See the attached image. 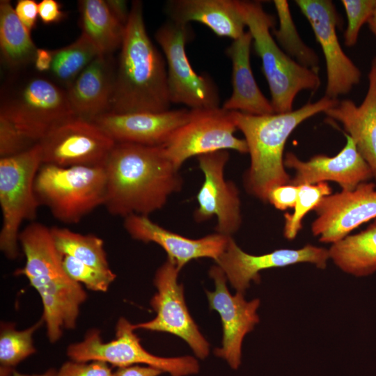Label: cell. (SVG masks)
Listing matches in <instances>:
<instances>
[{
    "label": "cell",
    "mask_w": 376,
    "mask_h": 376,
    "mask_svg": "<svg viewBox=\"0 0 376 376\" xmlns=\"http://www.w3.org/2000/svg\"><path fill=\"white\" fill-rule=\"evenodd\" d=\"M105 3L112 15L120 23L126 26L130 13L127 1L123 0H106Z\"/></svg>",
    "instance_id": "42"
},
{
    "label": "cell",
    "mask_w": 376,
    "mask_h": 376,
    "mask_svg": "<svg viewBox=\"0 0 376 376\" xmlns=\"http://www.w3.org/2000/svg\"><path fill=\"white\" fill-rule=\"evenodd\" d=\"M331 194V189L326 182L299 185L294 211L284 216V237L289 240H294L302 228L304 217L311 210H314L324 196Z\"/></svg>",
    "instance_id": "33"
},
{
    "label": "cell",
    "mask_w": 376,
    "mask_h": 376,
    "mask_svg": "<svg viewBox=\"0 0 376 376\" xmlns=\"http://www.w3.org/2000/svg\"><path fill=\"white\" fill-rule=\"evenodd\" d=\"M123 226L133 239L162 246L168 255L167 258L180 271L193 259L210 258L217 260L224 251L230 237L216 233L191 239L164 228L148 216L140 214L125 217Z\"/></svg>",
    "instance_id": "20"
},
{
    "label": "cell",
    "mask_w": 376,
    "mask_h": 376,
    "mask_svg": "<svg viewBox=\"0 0 376 376\" xmlns=\"http://www.w3.org/2000/svg\"><path fill=\"white\" fill-rule=\"evenodd\" d=\"M42 164L38 143L21 154L0 159V249L9 259L18 255L22 224L25 220L33 221L37 216L40 203L34 182Z\"/></svg>",
    "instance_id": "8"
},
{
    "label": "cell",
    "mask_w": 376,
    "mask_h": 376,
    "mask_svg": "<svg viewBox=\"0 0 376 376\" xmlns=\"http://www.w3.org/2000/svg\"><path fill=\"white\" fill-rule=\"evenodd\" d=\"M115 77L109 55L97 56L66 89L75 116L94 122L109 112Z\"/></svg>",
    "instance_id": "23"
},
{
    "label": "cell",
    "mask_w": 376,
    "mask_h": 376,
    "mask_svg": "<svg viewBox=\"0 0 376 376\" xmlns=\"http://www.w3.org/2000/svg\"><path fill=\"white\" fill-rule=\"evenodd\" d=\"M240 3L246 26L262 61L274 113L290 112L300 91L315 92L319 88L318 72L300 65L278 46L270 33L274 17L264 10L260 2L240 1Z\"/></svg>",
    "instance_id": "5"
},
{
    "label": "cell",
    "mask_w": 376,
    "mask_h": 376,
    "mask_svg": "<svg viewBox=\"0 0 376 376\" xmlns=\"http://www.w3.org/2000/svg\"><path fill=\"white\" fill-rule=\"evenodd\" d=\"M116 141L95 123L77 116L52 128L38 144L42 164L104 166Z\"/></svg>",
    "instance_id": "12"
},
{
    "label": "cell",
    "mask_w": 376,
    "mask_h": 376,
    "mask_svg": "<svg viewBox=\"0 0 376 376\" xmlns=\"http://www.w3.org/2000/svg\"><path fill=\"white\" fill-rule=\"evenodd\" d=\"M169 20L188 24L200 22L220 37L236 40L244 33L246 24L237 0H171L165 5Z\"/></svg>",
    "instance_id": "24"
},
{
    "label": "cell",
    "mask_w": 376,
    "mask_h": 376,
    "mask_svg": "<svg viewBox=\"0 0 376 376\" xmlns=\"http://www.w3.org/2000/svg\"><path fill=\"white\" fill-rule=\"evenodd\" d=\"M368 24L370 31L376 37V7L373 12V14L368 21Z\"/></svg>",
    "instance_id": "45"
},
{
    "label": "cell",
    "mask_w": 376,
    "mask_h": 376,
    "mask_svg": "<svg viewBox=\"0 0 376 376\" xmlns=\"http://www.w3.org/2000/svg\"><path fill=\"white\" fill-rule=\"evenodd\" d=\"M109 112L159 113L170 109L166 60L148 36L143 3L133 1L120 47Z\"/></svg>",
    "instance_id": "2"
},
{
    "label": "cell",
    "mask_w": 376,
    "mask_h": 376,
    "mask_svg": "<svg viewBox=\"0 0 376 376\" xmlns=\"http://www.w3.org/2000/svg\"><path fill=\"white\" fill-rule=\"evenodd\" d=\"M345 136V146L334 157L317 155L304 162L294 153L287 152L284 166L295 172L290 184L299 186L333 181L340 185L342 191H352L373 178L372 169L360 155L353 139L347 134Z\"/></svg>",
    "instance_id": "19"
},
{
    "label": "cell",
    "mask_w": 376,
    "mask_h": 376,
    "mask_svg": "<svg viewBox=\"0 0 376 376\" xmlns=\"http://www.w3.org/2000/svg\"><path fill=\"white\" fill-rule=\"evenodd\" d=\"M191 109L168 110L159 113L107 112L94 121L116 142L163 146L173 132L189 118Z\"/></svg>",
    "instance_id": "21"
},
{
    "label": "cell",
    "mask_w": 376,
    "mask_h": 376,
    "mask_svg": "<svg viewBox=\"0 0 376 376\" xmlns=\"http://www.w3.org/2000/svg\"><path fill=\"white\" fill-rule=\"evenodd\" d=\"M113 373L109 364L103 361L80 362L70 360L63 363L56 376H113Z\"/></svg>",
    "instance_id": "37"
},
{
    "label": "cell",
    "mask_w": 376,
    "mask_h": 376,
    "mask_svg": "<svg viewBox=\"0 0 376 376\" xmlns=\"http://www.w3.org/2000/svg\"><path fill=\"white\" fill-rule=\"evenodd\" d=\"M197 159L204 180L196 195L198 207L194 219L201 223L216 217L217 233L232 236L240 228L242 219L239 189L224 177L229 153L219 150L199 155Z\"/></svg>",
    "instance_id": "15"
},
{
    "label": "cell",
    "mask_w": 376,
    "mask_h": 376,
    "mask_svg": "<svg viewBox=\"0 0 376 376\" xmlns=\"http://www.w3.org/2000/svg\"><path fill=\"white\" fill-rule=\"evenodd\" d=\"M368 77V88L359 106L346 99L324 113L343 125L376 180V57L372 60Z\"/></svg>",
    "instance_id": "22"
},
{
    "label": "cell",
    "mask_w": 376,
    "mask_h": 376,
    "mask_svg": "<svg viewBox=\"0 0 376 376\" xmlns=\"http://www.w3.org/2000/svg\"><path fill=\"white\" fill-rule=\"evenodd\" d=\"M42 323L41 319L23 331H17L14 324H1L0 376H11L17 364L36 352L33 344V334Z\"/></svg>",
    "instance_id": "32"
},
{
    "label": "cell",
    "mask_w": 376,
    "mask_h": 376,
    "mask_svg": "<svg viewBox=\"0 0 376 376\" xmlns=\"http://www.w3.org/2000/svg\"><path fill=\"white\" fill-rule=\"evenodd\" d=\"M311 224L313 235L324 243L334 244L361 224L376 219V187L363 182L352 191L324 196L315 208Z\"/></svg>",
    "instance_id": "16"
},
{
    "label": "cell",
    "mask_w": 376,
    "mask_h": 376,
    "mask_svg": "<svg viewBox=\"0 0 376 376\" xmlns=\"http://www.w3.org/2000/svg\"><path fill=\"white\" fill-rule=\"evenodd\" d=\"M52 60V51L38 48L33 62L35 69L40 73L50 70Z\"/></svg>",
    "instance_id": "43"
},
{
    "label": "cell",
    "mask_w": 376,
    "mask_h": 376,
    "mask_svg": "<svg viewBox=\"0 0 376 376\" xmlns=\"http://www.w3.org/2000/svg\"><path fill=\"white\" fill-rule=\"evenodd\" d=\"M329 260L328 249L307 244L298 249H281L263 255H251L242 250L228 237L226 247L216 261L237 292L244 293L250 281L259 283L264 269L308 263L325 269Z\"/></svg>",
    "instance_id": "17"
},
{
    "label": "cell",
    "mask_w": 376,
    "mask_h": 376,
    "mask_svg": "<svg viewBox=\"0 0 376 376\" xmlns=\"http://www.w3.org/2000/svg\"><path fill=\"white\" fill-rule=\"evenodd\" d=\"M253 42L248 31L226 49L232 63V93L222 105L224 109L263 116L275 113L263 94L253 77L250 63V49Z\"/></svg>",
    "instance_id": "25"
},
{
    "label": "cell",
    "mask_w": 376,
    "mask_h": 376,
    "mask_svg": "<svg viewBox=\"0 0 376 376\" xmlns=\"http://www.w3.org/2000/svg\"><path fill=\"white\" fill-rule=\"evenodd\" d=\"M19 242L26 263L15 274L25 276L39 294L43 306L41 319L49 340L55 343L63 329L75 328L86 292L65 271L63 256L55 244L51 228L33 221L20 231Z\"/></svg>",
    "instance_id": "3"
},
{
    "label": "cell",
    "mask_w": 376,
    "mask_h": 376,
    "mask_svg": "<svg viewBox=\"0 0 376 376\" xmlns=\"http://www.w3.org/2000/svg\"><path fill=\"white\" fill-rule=\"evenodd\" d=\"M30 31L17 16L10 1H0V49L3 63L21 70L34 62L37 50Z\"/></svg>",
    "instance_id": "28"
},
{
    "label": "cell",
    "mask_w": 376,
    "mask_h": 376,
    "mask_svg": "<svg viewBox=\"0 0 376 376\" xmlns=\"http://www.w3.org/2000/svg\"><path fill=\"white\" fill-rule=\"evenodd\" d=\"M298 191L299 186L291 184L277 186L269 192L267 202L279 210L294 207L297 199Z\"/></svg>",
    "instance_id": "38"
},
{
    "label": "cell",
    "mask_w": 376,
    "mask_h": 376,
    "mask_svg": "<svg viewBox=\"0 0 376 376\" xmlns=\"http://www.w3.org/2000/svg\"><path fill=\"white\" fill-rule=\"evenodd\" d=\"M63 265L72 279L95 292L107 291L116 277L113 272L100 271L69 256H63Z\"/></svg>",
    "instance_id": "34"
},
{
    "label": "cell",
    "mask_w": 376,
    "mask_h": 376,
    "mask_svg": "<svg viewBox=\"0 0 376 376\" xmlns=\"http://www.w3.org/2000/svg\"><path fill=\"white\" fill-rule=\"evenodd\" d=\"M107 179L104 166L61 167L42 164L34 182L40 205L65 224L79 222L104 205Z\"/></svg>",
    "instance_id": "7"
},
{
    "label": "cell",
    "mask_w": 376,
    "mask_h": 376,
    "mask_svg": "<svg viewBox=\"0 0 376 376\" xmlns=\"http://www.w3.org/2000/svg\"><path fill=\"white\" fill-rule=\"evenodd\" d=\"M237 129L232 111L220 107L191 109L189 120L173 132L163 146L178 169L194 156L228 150L248 153L246 141L234 134Z\"/></svg>",
    "instance_id": "11"
},
{
    "label": "cell",
    "mask_w": 376,
    "mask_h": 376,
    "mask_svg": "<svg viewBox=\"0 0 376 376\" xmlns=\"http://www.w3.org/2000/svg\"><path fill=\"white\" fill-rule=\"evenodd\" d=\"M51 232L55 244L63 256H71L102 272H112L101 238L56 226L51 228Z\"/></svg>",
    "instance_id": "29"
},
{
    "label": "cell",
    "mask_w": 376,
    "mask_h": 376,
    "mask_svg": "<svg viewBox=\"0 0 376 376\" xmlns=\"http://www.w3.org/2000/svg\"><path fill=\"white\" fill-rule=\"evenodd\" d=\"M15 11L21 22L31 31L38 16V3L34 0H19Z\"/></svg>",
    "instance_id": "39"
},
{
    "label": "cell",
    "mask_w": 376,
    "mask_h": 376,
    "mask_svg": "<svg viewBox=\"0 0 376 376\" xmlns=\"http://www.w3.org/2000/svg\"><path fill=\"white\" fill-rule=\"evenodd\" d=\"M277 12L279 27L273 33L284 49V52L300 65L316 72L319 70V58L316 53L301 39L292 20L289 5L285 0L273 1Z\"/></svg>",
    "instance_id": "31"
},
{
    "label": "cell",
    "mask_w": 376,
    "mask_h": 376,
    "mask_svg": "<svg viewBox=\"0 0 376 376\" xmlns=\"http://www.w3.org/2000/svg\"><path fill=\"white\" fill-rule=\"evenodd\" d=\"M306 17L317 42L323 52L327 68L326 96L338 99L348 94L360 81L361 72L343 52L336 27L340 19L330 0H296L295 1Z\"/></svg>",
    "instance_id": "14"
},
{
    "label": "cell",
    "mask_w": 376,
    "mask_h": 376,
    "mask_svg": "<svg viewBox=\"0 0 376 376\" xmlns=\"http://www.w3.org/2000/svg\"><path fill=\"white\" fill-rule=\"evenodd\" d=\"M161 370L151 366H141L134 365L127 367L118 368L113 373V376H158Z\"/></svg>",
    "instance_id": "41"
},
{
    "label": "cell",
    "mask_w": 376,
    "mask_h": 376,
    "mask_svg": "<svg viewBox=\"0 0 376 376\" xmlns=\"http://www.w3.org/2000/svg\"><path fill=\"white\" fill-rule=\"evenodd\" d=\"M329 259L343 272L357 277L376 272V219L366 229L332 244Z\"/></svg>",
    "instance_id": "26"
},
{
    "label": "cell",
    "mask_w": 376,
    "mask_h": 376,
    "mask_svg": "<svg viewBox=\"0 0 376 376\" xmlns=\"http://www.w3.org/2000/svg\"><path fill=\"white\" fill-rule=\"evenodd\" d=\"M104 168L103 205L113 216H148L162 209L182 187L179 169L164 146L116 142Z\"/></svg>",
    "instance_id": "1"
},
{
    "label": "cell",
    "mask_w": 376,
    "mask_h": 376,
    "mask_svg": "<svg viewBox=\"0 0 376 376\" xmlns=\"http://www.w3.org/2000/svg\"><path fill=\"white\" fill-rule=\"evenodd\" d=\"M210 276L215 285L214 292L206 290L210 308L219 313L223 327L222 347L216 349L214 354L237 369L243 339L259 322L257 309L260 301L258 299L248 301L239 292L231 295L226 286V276L217 265L211 267Z\"/></svg>",
    "instance_id": "18"
},
{
    "label": "cell",
    "mask_w": 376,
    "mask_h": 376,
    "mask_svg": "<svg viewBox=\"0 0 376 376\" xmlns=\"http://www.w3.org/2000/svg\"><path fill=\"white\" fill-rule=\"evenodd\" d=\"M179 272L168 258L157 269L154 279L157 292L150 300L157 315L152 320L134 324V328L175 335L190 346L196 357L204 359L209 353V343L189 313L183 285L178 283Z\"/></svg>",
    "instance_id": "13"
},
{
    "label": "cell",
    "mask_w": 376,
    "mask_h": 376,
    "mask_svg": "<svg viewBox=\"0 0 376 376\" xmlns=\"http://www.w3.org/2000/svg\"><path fill=\"white\" fill-rule=\"evenodd\" d=\"M188 24L169 20L159 26L155 38L166 59L169 98L191 109L219 107V94L208 75L197 74L189 63L185 45L189 37Z\"/></svg>",
    "instance_id": "10"
},
{
    "label": "cell",
    "mask_w": 376,
    "mask_h": 376,
    "mask_svg": "<svg viewBox=\"0 0 376 376\" xmlns=\"http://www.w3.org/2000/svg\"><path fill=\"white\" fill-rule=\"evenodd\" d=\"M347 26L344 33V42L347 47H353L358 40L362 26L368 22L376 7V0H342Z\"/></svg>",
    "instance_id": "35"
},
{
    "label": "cell",
    "mask_w": 376,
    "mask_h": 376,
    "mask_svg": "<svg viewBox=\"0 0 376 376\" xmlns=\"http://www.w3.org/2000/svg\"><path fill=\"white\" fill-rule=\"evenodd\" d=\"M134 330V324L120 318L113 340L102 342L100 332L91 329L82 341L68 347L67 355L72 361H100L117 368L145 364L167 372L171 376H185L198 371V363L192 357L164 358L150 354L142 347Z\"/></svg>",
    "instance_id": "9"
},
{
    "label": "cell",
    "mask_w": 376,
    "mask_h": 376,
    "mask_svg": "<svg viewBox=\"0 0 376 376\" xmlns=\"http://www.w3.org/2000/svg\"><path fill=\"white\" fill-rule=\"evenodd\" d=\"M0 116L38 143L75 114L66 90L39 74H24L12 77L1 87Z\"/></svg>",
    "instance_id": "6"
},
{
    "label": "cell",
    "mask_w": 376,
    "mask_h": 376,
    "mask_svg": "<svg viewBox=\"0 0 376 376\" xmlns=\"http://www.w3.org/2000/svg\"><path fill=\"white\" fill-rule=\"evenodd\" d=\"M57 371L54 368H49L46 372L39 375H26L14 370L11 376H56Z\"/></svg>",
    "instance_id": "44"
},
{
    "label": "cell",
    "mask_w": 376,
    "mask_h": 376,
    "mask_svg": "<svg viewBox=\"0 0 376 376\" xmlns=\"http://www.w3.org/2000/svg\"><path fill=\"white\" fill-rule=\"evenodd\" d=\"M338 99L326 95L290 112L255 116L232 111L236 127L244 136L250 155V166L244 176L247 191L263 202L273 188L290 184L284 166L286 141L306 119L336 106Z\"/></svg>",
    "instance_id": "4"
},
{
    "label": "cell",
    "mask_w": 376,
    "mask_h": 376,
    "mask_svg": "<svg viewBox=\"0 0 376 376\" xmlns=\"http://www.w3.org/2000/svg\"><path fill=\"white\" fill-rule=\"evenodd\" d=\"M38 143L18 130L10 121L0 116V157L21 154Z\"/></svg>",
    "instance_id": "36"
},
{
    "label": "cell",
    "mask_w": 376,
    "mask_h": 376,
    "mask_svg": "<svg viewBox=\"0 0 376 376\" xmlns=\"http://www.w3.org/2000/svg\"><path fill=\"white\" fill-rule=\"evenodd\" d=\"M81 33L94 44L100 55H109L120 47L125 26L109 10L104 0L78 1Z\"/></svg>",
    "instance_id": "27"
},
{
    "label": "cell",
    "mask_w": 376,
    "mask_h": 376,
    "mask_svg": "<svg viewBox=\"0 0 376 376\" xmlns=\"http://www.w3.org/2000/svg\"><path fill=\"white\" fill-rule=\"evenodd\" d=\"M50 69L54 79L68 89L84 69L100 55L91 40L84 33L70 45L52 51Z\"/></svg>",
    "instance_id": "30"
},
{
    "label": "cell",
    "mask_w": 376,
    "mask_h": 376,
    "mask_svg": "<svg viewBox=\"0 0 376 376\" xmlns=\"http://www.w3.org/2000/svg\"><path fill=\"white\" fill-rule=\"evenodd\" d=\"M38 16L44 24L57 23L65 13L61 10L60 3L55 0H42L38 3Z\"/></svg>",
    "instance_id": "40"
}]
</instances>
